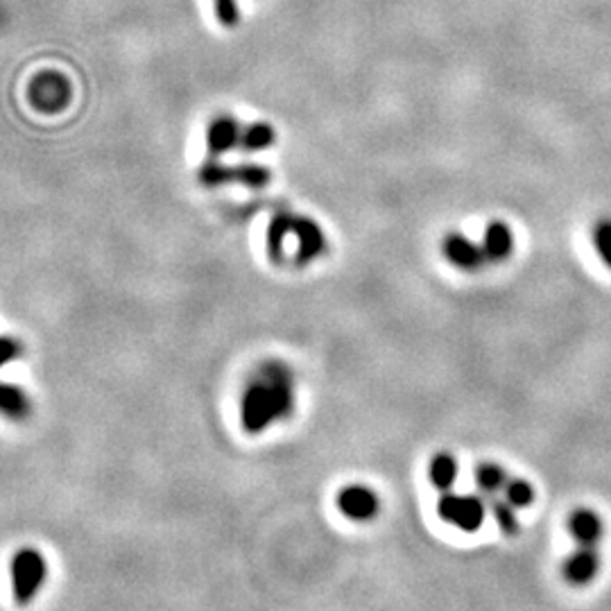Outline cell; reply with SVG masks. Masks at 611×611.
Segmentation results:
<instances>
[{"label":"cell","instance_id":"obj_6","mask_svg":"<svg viewBox=\"0 0 611 611\" xmlns=\"http://www.w3.org/2000/svg\"><path fill=\"white\" fill-rule=\"evenodd\" d=\"M71 98V84L59 73H41L30 86V100L44 112H59Z\"/></svg>","mask_w":611,"mask_h":611},{"label":"cell","instance_id":"obj_3","mask_svg":"<svg viewBox=\"0 0 611 611\" xmlns=\"http://www.w3.org/2000/svg\"><path fill=\"white\" fill-rule=\"evenodd\" d=\"M48 577V564L36 548L16 550L12 559V586L16 603L27 605L44 586Z\"/></svg>","mask_w":611,"mask_h":611},{"label":"cell","instance_id":"obj_10","mask_svg":"<svg viewBox=\"0 0 611 611\" xmlns=\"http://www.w3.org/2000/svg\"><path fill=\"white\" fill-rule=\"evenodd\" d=\"M241 136H242V127L238 125L236 118H232V116L215 118V121L209 125V132H206V145H209V153L213 156H220L233 148H241Z\"/></svg>","mask_w":611,"mask_h":611},{"label":"cell","instance_id":"obj_17","mask_svg":"<svg viewBox=\"0 0 611 611\" xmlns=\"http://www.w3.org/2000/svg\"><path fill=\"white\" fill-rule=\"evenodd\" d=\"M487 503H489L491 514H494L496 523H498V527L503 530V535H508V537L517 535L518 521H517V512H514L517 508H514V505L509 503L503 494L494 496V498H489Z\"/></svg>","mask_w":611,"mask_h":611},{"label":"cell","instance_id":"obj_1","mask_svg":"<svg viewBox=\"0 0 611 611\" xmlns=\"http://www.w3.org/2000/svg\"><path fill=\"white\" fill-rule=\"evenodd\" d=\"M295 410V376L283 362L268 360L247 383L241 401L242 426L247 433H263Z\"/></svg>","mask_w":611,"mask_h":611},{"label":"cell","instance_id":"obj_20","mask_svg":"<svg viewBox=\"0 0 611 611\" xmlns=\"http://www.w3.org/2000/svg\"><path fill=\"white\" fill-rule=\"evenodd\" d=\"M215 3V14H218L220 23L227 27L236 25L241 14H238V3L236 0H213Z\"/></svg>","mask_w":611,"mask_h":611},{"label":"cell","instance_id":"obj_16","mask_svg":"<svg viewBox=\"0 0 611 611\" xmlns=\"http://www.w3.org/2000/svg\"><path fill=\"white\" fill-rule=\"evenodd\" d=\"M277 139V132H274L272 125L268 123H254L250 127H242V136H241V148L247 150V153H259V150L270 148Z\"/></svg>","mask_w":611,"mask_h":611},{"label":"cell","instance_id":"obj_12","mask_svg":"<svg viewBox=\"0 0 611 611\" xmlns=\"http://www.w3.org/2000/svg\"><path fill=\"white\" fill-rule=\"evenodd\" d=\"M482 250H485L487 261H491V263H498V261L508 259L514 250L512 229L505 222H500V220L489 222V227L485 232V241H482Z\"/></svg>","mask_w":611,"mask_h":611},{"label":"cell","instance_id":"obj_13","mask_svg":"<svg viewBox=\"0 0 611 611\" xmlns=\"http://www.w3.org/2000/svg\"><path fill=\"white\" fill-rule=\"evenodd\" d=\"M0 410H3V415L7 419H25L32 410L30 399H27V394L21 388H16L12 383H5L0 388Z\"/></svg>","mask_w":611,"mask_h":611},{"label":"cell","instance_id":"obj_5","mask_svg":"<svg viewBox=\"0 0 611 611\" xmlns=\"http://www.w3.org/2000/svg\"><path fill=\"white\" fill-rule=\"evenodd\" d=\"M197 179L209 188L222 186V183H242V186L261 188L270 182V172L263 165H224L218 161H209L200 168Z\"/></svg>","mask_w":611,"mask_h":611},{"label":"cell","instance_id":"obj_15","mask_svg":"<svg viewBox=\"0 0 611 611\" xmlns=\"http://www.w3.org/2000/svg\"><path fill=\"white\" fill-rule=\"evenodd\" d=\"M509 478L505 476L503 468L498 467V464H480L476 471V482H478V489H480V494L485 496L487 500L494 498V496H500L503 494L505 485H508Z\"/></svg>","mask_w":611,"mask_h":611},{"label":"cell","instance_id":"obj_14","mask_svg":"<svg viewBox=\"0 0 611 611\" xmlns=\"http://www.w3.org/2000/svg\"><path fill=\"white\" fill-rule=\"evenodd\" d=\"M429 478L433 487H438L439 491H451V487L458 480V459L448 456V453H438L430 459Z\"/></svg>","mask_w":611,"mask_h":611},{"label":"cell","instance_id":"obj_2","mask_svg":"<svg viewBox=\"0 0 611 611\" xmlns=\"http://www.w3.org/2000/svg\"><path fill=\"white\" fill-rule=\"evenodd\" d=\"M288 236L297 238V245H300L297 247V263L300 265L310 263L326 250V238L315 220L295 215L291 211H279L270 220L268 227V251L272 259H283V245H286Z\"/></svg>","mask_w":611,"mask_h":611},{"label":"cell","instance_id":"obj_4","mask_svg":"<svg viewBox=\"0 0 611 611\" xmlns=\"http://www.w3.org/2000/svg\"><path fill=\"white\" fill-rule=\"evenodd\" d=\"M487 498L476 494H456V491H442L438 503L439 517L451 526L464 532H476L482 526L487 514Z\"/></svg>","mask_w":611,"mask_h":611},{"label":"cell","instance_id":"obj_19","mask_svg":"<svg viewBox=\"0 0 611 611\" xmlns=\"http://www.w3.org/2000/svg\"><path fill=\"white\" fill-rule=\"evenodd\" d=\"M594 245L603 256L605 265L611 268V220H600L594 227Z\"/></svg>","mask_w":611,"mask_h":611},{"label":"cell","instance_id":"obj_7","mask_svg":"<svg viewBox=\"0 0 611 611\" xmlns=\"http://www.w3.org/2000/svg\"><path fill=\"white\" fill-rule=\"evenodd\" d=\"M338 509L351 521H371L379 512V498L370 487L349 485L338 494Z\"/></svg>","mask_w":611,"mask_h":611},{"label":"cell","instance_id":"obj_9","mask_svg":"<svg viewBox=\"0 0 611 611\" xmlns=\"http://www.w3.org/2000/svg\"><path fill=\"white\" fill-rule=\"evenodd\" d=\"M444 256L448 259V263H453L459 270H478L487 261L482 245H476L462 233H448L444 238Z\"/></svg>","mask_w":611,"mask_h":611},{"label":"cell","instance_id":"obj_18","mask_svg":"<svg viewBox=\"0 0 611 611\" xmlns=\"http://www.w3.org/2000/svg\"><path fill=\"white\" fill-rule=\"evenodd\" d=\"M503 496L514 505V508H527L535 500V489L527 480H521V478H514V480H508L505 485Z\"/></svg>","mask_w":611,"mask_h":611},{"label":"cell","instance_id":"obj_8","mask_svg":"<svg viewBox=\"0 0 611 611\" xmlns=\"http://www.w3.org/2000/svg\"><path fill=\"white\" fill-rule=\"evenodd\" d=\"M600 571V555L596 548H589V546H577V550H573L571 555L564 562V577L567 582L576 586H585L589 582L596 580Z\"/></svg>","mask_w":611,"mask_h":611},{"label":"cell","instance_id":"obj_11","mask_svg":"<svg viewBox=\"0 0 611 611\" xmlns=\"http://www.w3.org/2000/svg\"><path fill=\"white\" fill-rule=\"evenodd\" d=\"M568 530H571V537L576 539L577 546L596 548L600 539H603V521H600V517L594 509H576L571 518H568Z\"/></svg>","mask_w":611,"mask_h":611},{"label":"cell","instance_id":"obj_21","mask_svg":"<svg viewBox=\"0 0 611 611\" xmlns=\"http://www.w3.org/2000/svg\"><path fill=\"white\" fill-rule=\"evenodd\" d=\"M21 342H18L16 338H12V335H5L3 338V365H7V362L16 360V358H21Z\"/></svg>","mask_w":611,"mask_h":611}]
</instances>
